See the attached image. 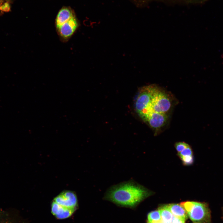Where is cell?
<instances>
[{
	"mask_svg": "<svg viewBox=\"0 0 223 223\" xmlns=\"http://www.w3.org/2000/svg\"><path fill=\"white\" fill-rule=\"evenodd\" d=\"M149 194L146 188L130 180L110 187L107 190L104 198L120 205L133 207Z\"/></svg>",
	"mask_w": 223,
	"mask_h": 223,
	"instance_id": "cell-1",
	"label": "cell"
},
{
	"mask_svg": "<svg viewBox=\"0 0 223 223\" xmlns=\"http://www.w3.org/2000/svg\"><path fill=\"white\" fill-rule=\"evenodd\" d=\"M78 201L76 194L70 190L64 191L55 197L51 204L52 215L58 219L71 216L77 210Z\"/></svg>",
	"mask_w": 223,
	"mask_h": 223,
	"instance_id": "cell-2",
	"label": "cell"
},
{
	"mask_svg": "<svg viewBox=\"0 0 223 223\" xmlns=\"http://www.w3.org/2000/svg\"><path fill=\"white\" fill-rule=\"evenodd\" d=\"M151 86L150 102L147 108L138 115L141 118L152 112L167 114L171 107L172 102L169 95L156 85Z\"/></svg>",
	"mask_w": 223,
	"mask_h": 223,
	"instance_id": "cell-3",
	"label": "cell"
},
{
	"mask_svg": "<svg viewBox=\"0 0 223 223\" xmlns=\"http://www.w3.org/2000/svg\"><path fill=\"white\" fill-rule=\"evenodd\" d=\"M180 204L186 210L190 219L195 223H212L211 212L207 203L186 201Z\"/></svg>",
	"mask_w": 223,
	"mask_h": 223,
	"instance_id": "cell-4",
	"label": "cell"
},
{
	"mask_svg": "<svg viewBox=\"0 0 223 223\" xmlns=\"http://www.w3.org/2000/svg\"><path fill=\"white\" fill-rule=\"evenodd\" d=\"M168 118L167 114L152 112L146 114L141 118L151 128L156 130L165 125Z\"/></svg>",
	"mask_w": 223,
	"mask_h": 223,
	"instance_id": "cell-5",
	"label": "cell"
},
{
	"mask_svg": "<svg viewBox=\"0 0 223 223\" xmlns=\"http://www.w3.org/2000/svg\"><path fill=\"white\" fill-rule=\"evenodd\" d=\"M135 1L139 6H146L154 2L170 6H190L197 5L199 2V0H135Z\"/></svg>",
	"mask_w": 223,
	"mask_h": 223,
	"instance_id": "cell-6",
	"label": "cell"
},
{
	"mask_svg": "<svg viewBox=\"0 0 223 223\" xmlns=\"http://www.w3.org/2000/svg\"><path fill=\"white\" fill-rule=\"evenodd\" d=\"M77 26V20L74 16L57 28L58 33L63 39L67 40L73 34Z\"/></svg>",
	"mask_w": 223,
	"mask_h": 223,
	"instance_id": "cell-7",
	"label": "cell"
},
{
	"mask_svg": "<svg viewBox=\"0 0 223 223\" xmlns=\"http://www.w3.org/2000/svg\"><path fill=\"white\" fill-rule=\"evenodd\" d=\"M164 206L175 216L181 218L185 220L188 217V215L186 210L180 204L172 203Z\"/></svg>",
	"mask_w": 223,
	"mask_h": 223,
	"instance_id": "cell-8",
	"label": "cell"
},
{
	"mask_svg": "<svg viewBox=\"0 0 223 223\" xmlns=\"http://www.w3.org/2000/svg\"><path fill=\"white\" fill-rule=\"evenodd\" d=\"M74 17L71 11L68 8L61 9L58 13L56 20L57 28Z\"/></svg>",
	"mask_w": 223,
	"mask_h": 223,
	"instance_id": "cell-9",
	"label": "cell"
},
{
	"mask_svg": "<svg viewBox=\"0 0 223 223\" xmlns=\"http://www.w3.org/2000/svg\"><path fill=\"white\" fill-rule=\"evenodd\" d=\"M0 223H18V220L10 211L0 209Z\"/></svg>",
	"mask_w": 223,
	"mask_h": 223,
	"instance_id": "cell-10",
	"label": "cell"
},
{
	"mask_svg": "<svg viewBox=\"0 0 223 223\" xmlns=\"http://www.w3.org/2000/svg\"><path fill=\"white\" fill-rule=\"evenodd\" d=\"M159 210L161 216V223H172L174 216L168 209L163 206L160 208Z\"/></svg>",
	"mask_w": 223,
	"mask_h": 223,
	"instance_id": "cell-11",
	"label": "cell"
},
{
	"mask_svg": "<svg viewBox=\"0 0 223 223\" xmlns=\"http://www.w3.org/2000/svg\"><path fill=\"white\" fill-rule=\"evenodd\" d=\"M148 220L150 222H160L161 216L159 210L150 212L148 215Z\"/></svg>",
	"mask_w": 223,
	"mask_h": 223,
	"instance_id": "cell-12",
	"label": "cell"
},
{
	"mask_svg": "<svg viewBox=\"0 0 223 223\" xmlns=\"http://www.w3.org/2000/svg\"><path fill=\"white\" fill-rule=\"evenodd\" d=\"M9 3L6 0H0V12L8 11L10 9Z\"/></svg>",
	"mask_w": 223,
	"mask_h": 223,
	"instance_id": "cell-13",
	"label": "cell"
},
{
	"mask_svg": "<svg viewBox=\"0 0 223 223\" xmlns=\"http://www.w3.org/2000/svg\"><path fill=\"white\" fill-rule=\"evenodd\" d=\"M183 164L185 165H190L192 164L194 161L193 155L180 157Z\"/></svg>",
	"mask_w": 223,
	"mask_h": 223,
	"instance_id": "cell-14",
	"label": "cell"
},
{
	"mask_svg": "<svg viewBox=\"0 0 223 223\" xmlns=\"http://www.w3.org/2000/svg\"><path fill=\"white\" fill-rule=\"evenodd\" d=\"M175 146L177 151L178 152H179L189 146L188 144L185 142H176Z\"/></svg>",
	"mask_w": 223,
	"mask_h": 223,
	"instance_id": "cell-15",
	"label": "cell"
},
{
	"mask_svg": "<svg viewBox=\"0 0 223 223\" xmlns=\"http://www.w3.org/2000/svg\"><path fill=\"white\" fill-rule=\"evenodd\" d=\"M178 155L180 157L192 155V151L190 146H189L181 152H178Z\"/></svg>",
	"mask_w": 223,
	"mask_h": 223,
	"instance_id": "cell-16",
	"label": "cell"
},
{
	"mask_svg": "<svg viewBox=\"0 0 223 223\" xmlns=\"http://www.w3.org/2000/svg\"><path fill=\"white\" fill-rule=\"evenodd\" d=\"M185 220L174 216L172 223H185Z\"/></svg>",
	"mask_w": 223,
	"mask_h": 223,
	"instance_id": "cell-17",
	"label": "cell"
},
{
	"mask_svg": "<svg viewBox=\"0 0 223 223\" xmlns=\"http://www.w3.org/2000/svg\"><path fill=\"white\" fill-rule=\"evenodd\" d=\"M147 223H161V221L160 222H150L149 221H148Z\"/></svg>",
	"mask_w": 223,
	"mask_h": 223,
	"instance_id": "cell-18",
	"label": "cell"
},
{
	"mask_svg": "<svg viewBox=\"0 0 223 223\" xmlns=\"http://www.w3.org/2000/svg\"></svg>",
	"mask_w": 223,
	"mask_h": 223,
	"instance_id": "cell-19",
	"label": "cell"
},
{
	"mask_svg": "<svg viewBox=\"0 0 223 223\" xmlns=\"http://www.w3.org/2000/svg\"></svg>",
	"mask_w": 223,
	"mask_h": 223,
	"instance_id": "cell-20",
	"label": "cell"
}]
</instances>
